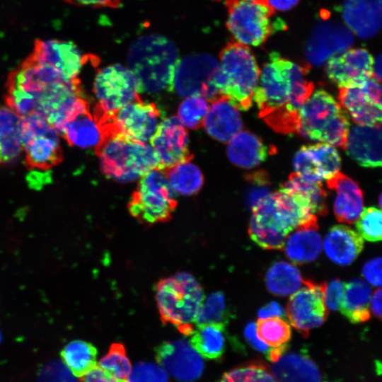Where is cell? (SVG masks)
<instances>
[{
	"label": "cell",
	"instance_id": "6da1fadb",
	"mask_svg": "<svg viewBox=\"0 0 382 382\" xmlns=\"http://www.w3.org/2000/svg\"><path fill=\"white\" fill-rule=\"evenodd\" d=\"M6 101L21 117L39 116L62 135L69 120L89 110L79 79H64L30 56L9 74Z\"/></svg>",
	"mask_w": 382,
	"mask_h": 382
},
{
	"label": "cell",
	"instance_id": "7a4b0ae2",
	"mask_svg": "<svg viewBox=\"0 0 382 382\" xmlns=\"http://www.w3.org/2000/svg\"><path fill=\"white\" fill-rule=\"evenodd\" d=\"M308 69L272 52L262 66L253 100L258 117L275 132L291 134L299 127V109L314 89L305 79Z\"/></svg>",
	"mask_w": 382,
	"mask_h": 382
},
{
	"label": "cell",
	"instance_id": "3957f363",
	"mask_svg": "<svg viewBox=\"0 0 382 382\" xmlns=\"http://www.w3.org/2000/svg\"><path fill=\"white\" fill-rule=\"evenodd\" d=\"M251 209L250 237L268 250L283 249L290 232L317 221L316 215L302 201L282 189L271 192Z\"/></svg>",
	"mask_w": 382,
	"mask_h": 382
},
{
	"label": "cell",
	"instance_id": "277c9868",
	"mask_svg": "<svg viewBox=\"0 0 382 382\" xmlns=\"http://www.w3.org/2000/svg\"><path fill=\"white\" fill-rule=\"evenodd\" d=\"M178 51L167 37L151 34L139 37L128 50V68L136 76L140 92L173 91V80L179 60Z\"/></svg>",
	"mask_w": 382,
	"mask_h": 382
},
{
	"label": "cell",
	"instance_id": "5b68a950",
	"mask_svg": "<svg viewBox=\"0 0 382 382\" xmlns=\"http://www.w3.org/2000/svg\"><path fill=\"white\" fill-rule=\"evenodd\" d=\"M260 69L248 46L228 42L219 53L213 85L238 110H248L257 86Z\"/></svg>",
	"mask_w": 382,
	"mask_h": 382
},
{
	"label": "cell",
	"instance_id": "8992f818",
	"mask_svg": "<svg viewBox=\"0 0 382 382\" xmlns=\"http://www.w3.org/2000/svg\"><path fill=\"white\" fill-rule=\"evenodd\" d=\"M204 299L201 285L186 272L161 279L156 286V304L162 323L174 325L185 335L192 332Z\"/></svg>",
	"mask_w": 382,
	"mask_h": 382
},
{
	"label": "cell",
	"instance_id": "52a82bcc",
	"mask_svg": "<svg viewBox=\"0 0 382 382\" xmlns=\"http://www.w3.org/2000/svg\"><path fill=\"white\" fill-rule=\"evenodd\" d=\"M95 151L103 174L121 183L133 181L159 167L158 158L151 146L116 132L106 134Z\"/></svg>",
	"mask_w": 382,
	"mask_h": 382
},
{
	"label": "cell",
	"instance_id": "ba28073f",
	"mask_svg": "<svg viewBox=\"0 0 382 382\" xmlns=\"http://www.w3.org/2000/svg\"><path fill=\"white\" fill-rule=\"evenodd\" d=\"M349 131L348 113L325 90L312 93L299 109L298 132L310 140L345 149Z\"/></svg>",
	"mask_w": 382,
	"mask_h": 382
},
{
	"label": "cell",
	"instance_id": "9c48e42d",
	"mask_svg": "<svg viewBox=\"0 0 382 382\" xmlns=\"http://www.w3.org/2000/svg\"><path fill=\"white\" fill-rule=\"evenodd\" d=\"M177 204L174 190L163 171L154 168L140 177L127 208L140 223L153 225L171 219Z\"/></svg>",
	"mask_w": 382,
	"mask_h": 382
},
{
	"label": "cell",
	"instance_id": "30bf717a",
	"mask_svg": "<svg viewBox=\"0 0 382 382\" xmlns=\"http://www.w3.org/2000/svg\"><path fill=\"white\" fill-rule=\"evenodd\" d=\"M226 27L233 40L246 46L264 44L277 29L275 11L267 0H226Z\"/></svg>",
	"mask_w": 382,
	"mask_h": 382
},
{
	"label": "cell",
	"instance_id": "8fae6325",
	"mask_svg": "<svg viewBox=\"0 0 382 382\" xmlns=\"http://www.w3.org/2000/svg\"><path fill=\"white\" fill-rule=\"evenodd\" d=\"M59 132L45 120L30 115L21 117V141L26 164L48 170L62 160Z\"/></svg>",
	"mask_w": 382,
	"mask_h": 382
},
{
	"label": "cell",
	"instance_id": "7c38bea8",
	"mask_svg": "<svg viewBox=\"0 0 382 382\" xmlns=\"http://www.w3.org/2000/svg\"><path fill=\"white\" fill-rule=\"evenodd\" d=\"M93 93L98 103L95 110L112 115L127 104L139 98L138 81L133 72L120 64L100 69L94 80Z\"/></svg>",
	"mask_w": 382,
	"mask_h": 382
},
{
	"label": "cell",
	"instance_id": "4fadbf2b",
	"mask_svg": "<svg viewBox=\"0 0 382 382\" xmlns=\"http://www.w3.org/2000/svg\"><path fill=\"white\" fill-rule=\"evenodd\" d=\"M219 62L208 54H197L179 59L175 69L173 91L180 96H202L212 101L220 97L213 85Z\"/></svg>",
	"mask_w": 382,
	"mask_h": 382
},
{
	"label": "cell",
	"instance_id": "5bb4252c",
	"mask_svg": "<svg viewBox=\"0 0 382 382\" xmlns=\"http://www.w3.org/2000/svg\"><path fill=\"white\" fill-rule=\"evenodd\" d=\"M303 284L290 296L286 313L291 325L306 337L311 330L323 324L328 310L324 303L323 283L304 279Z\"/></svg>",
	"mask_w": 382,
	"mask_h": 382
},
{
	"label": "cell",
	"instance_id": "9a60e30c",
	"mask_svg": "<svg viewBox=\"0 0 382 382\" xmlns=\"http://www.w3.org/2000/svg\"><path fill=\"white\" fill-rule=\"evenodd\" d=\"M161 115L154 103L144 101L139 97L111 115V122L116 133L146 143L155 133Z\"/></svg>",
	"mask_w": 382,
	"mask_h": 382
},
{
	"label": "cell",
	"instance_id": "2e32d148",
	"mask_svg": "<svg viewBox=\"0 0 382 382\" xmlns=\"http://www.w3.org/2000/svg\"><path fill=\"white\" fill-rule=\"evenodd\" d=\"M30 57L69 80L78 79L90 58L73 42L59 39L35 40Z\"/></svg>",
	"mask_w": 382,
	"mask_h": 382
},
{
	"label": "cell",
	"instance_id": "e0dca14e",
	"mask_svg": "<svg viewBox=\"0 0 382 382\" xmlns=\"http://www.w3.org/2000/svg\"><path fill=\"white\" fill-rule=\"evenodd\" d=\"M155 354L158 364L178 381H195L204 371L201 355L185 339L163 342L156 347Z\"/></svg>",
	"mask_w": 382,
	"mask_h": 382
},
{
	"label": "cell",
	"instance_id": "ac0fdd59",
	"mask_svg": "<svg viewBox=\"0 0 382 382\" xmlns=\"http://www.w3.org/2000/svg\"><path fill=\"white\" fill-rule=\"evenodd\" d=\"M151 147L159 160V169L190 161L193 154L188 146L186 128L178 117L173 116L161 122L151 138Z\"/></svg>",
	"mask_w": 382,
	"mask_h": 382
},
{
	"label": "cell",
	"instance_id": "d6986e66",
	"mask_svg": "<svg viewBox=\"0 0 382 382\" xmlns=\"http://www.w3.org/2000/svg\"><path fill=\"white\" fill-rule=\"evenodd\" d=\"M373 62L367 50L348 49L328 59L325 72L340 88L357 86L371 78Z\"/></svg>",
	"mask_w": 382,
	"mask_h": 382
},
{
	"label": "cell",
	"instance_id": "ffe728a7",
	"mask_svg": "<svg viewBox=\"0 0 382 382\" xmlns=\"http://www.w3.org/2000/svg\"><path fill=\"white\" fill-rule=\"evenodd\" d=\"M351 32L340 24L324 23L313 31L306 48L309 62L318 66L346 50L352 43Z\"/></svg>",
	"mask_w": 382,
	"mask_h": 382
},
{
	"label": "cell",
	"instance_id": "44dd1931",
	"mask_svg": "<svg viewBox=\"0 0 382 382\" xmlns=\"http://www.w3.org/2000/svg\"><path fill=\"white\" fill-rule=\"evenodd\" d=\"M347 154L366 168L381 166V125H355L349 131Z\"/></svg>",
	"mask_w": 382,
	"mask_h": 382
},
{
	"label": "cell",
	"instance_id": "7402d4cb",
	"mask_svg": "<svg viewBox=\"0 0 382 382\" xmlns=\"http://www.w3.org/2000/svg\"><path fill=\"white\" fill-rule=\"evenodd\" d=\"M203 125L207 134L221 142H229L242 129L238 112L224 96L211 101Z\"/></svg>",
	"mask_w": 382,
	"mask_h": 382
},
{
	"label": "cell",
	"instance_id": "603a6c76",
	"mask_svg": "<svg viewBox=\"0 0 382 382\" xmlns=\"http://www.w3.org/2000/svg\"><path fill=\"white\" fill-rule=\"evenodd\" d=\"M328 188L337 192L334 214L340 222L354 224L363 210V193L358 184L340 171L328 179Z\"/></svg>",
	"mask_w": 382,
	"mask_h": 382
},
{
	"label": "cell",
	"instance_id": "cb8c5ba5",
	"mask_svg": "<svg viewBox=\"0 0 382 382\" xmlns=\"http://www.w3.org/2000/svg\"><path fill=\"white\" fill-rule=\"evenodd\" d=\"M338 98L353 121L359 125L381 124V102L371 96L363 86L340 88Z\"/></svg>",
	"mask_w": 382,
	"mask_h": 382
},
{
	"label": "cell",
	"instance_id": "d4e9b609",
	"mask_svg": "<svg viewBox=\"0 0 382 382\" xmlns=\"http://www.w3.org/2000/svg\"><path fill=\"white\" fill-rule=\"evenodd\" d=\"M327 256L335 263L350 265L364 247L363 238L351 228L344 225L332 226L327 233L324 243Z\"/></svg>",
	"mask_w": 382,
	"mask_h": 382
},
{
	"label": "cell",
	"instance_id": "484cf974",
	"mask_svg": "<svg viewBox=\"0 0 382 382\" xmlns=\"http://www.w3.org/2000/svg\"><path fill=\"white\" fill-rule=\"evenodd\" d=\"M270 373L276 382H320L321 376L309 357L300 353L283 354Z\"/></svg>",
	"mask_w": 382,
	"mask_h": 382
},
{
	"label": "cell",
	"instance_id": "4316f807",
	"mask_svg": "<svg viewBox=\"0 0 382 382\" xmlns=\"http://www.w3.org/2000/svg\"><path fill=\"white\" fill-rule=\"evenodd\" d=\"M381 5L376 0H346L343 18L349 28L361 37L374 35L380 28Z\"/></svg>",
	"mask_w": 382,
	"mask_h": 382
},
{
	"label": "cell",
	"instance_id": "83f0119b",
	"mask_svg": "<svg viewBox=\"0 0 382 382\" xmlns=\"http://www.w3.org/2000/svg\"><path fill=\"white\" fill-rule=\"evenodd\" d=\"M270 149L255 134L240 131L229 141L227 155L234 165L243 168H253L264 161Z\"/></svg>",
	"mask_w": 382,
	"mask_h": 382
},
{
	"label": "cell",
	"instance_id": "f1b7e54d",
	"mask_svg": "<svg viewBox=\"0 0 382 382\" xmlns=\"http://www.w3.org/2000/svg\"><path fill=\"white\" fill-rule=\"evenodd\" d=\"M318 230V224L297 227L286 239L284 247L286 256L298 264L316 260L322 249V240Z\"/></svg>",
	"mask_w": 382,
	"mask_h": 382
},
{
	"label": "cell",
	"instance_id": "f546056e",
	"mask_svg": "<svg viewBox=\"0 0 382 382\" xmlns=\"http://www.w3.org/2000/svg\"><path fill=\"white\" fill-rule=\"evenodd\" d=\"M371 289L361 278L352 279L345 284V291L339 310L352 323H364L370 319Z\"/></svg>",
	"mask_w": 382,
	"mask_h": 382
},
{
	"label": "cell",
	"instance_id": "4dcf8cb0",
	"mask_svg": "<svg viewBox=\"0 0 382 382\" xmlns=\"http://www.w3.org/2000/svg\"><path fill=\"white\" fill-rule=\"evenodd\" d=\"M62 136L71 146L96 149L103 139L104 131L97 119L88 110L69 120Z\"/></svg>",
	"mask_w": 382,
	"mask_h": 382
},
{
	"label": "cell",
	"instance_id": "1f68e13d",
	"mask_svg": "<svg viewBox=\"0 0 382 382\" xmlns=\"http://www.w3.org/2000/svg\"><path fill=\"white\" fill-rule=\"evenodd\" d=\"M22 151L21 117L0 107V165L14 161Z\"/></svg>",
	"mask_w": 382,
	"mask_h": 382
},
{
	"label": "cell",
	"instance_id": "d6a6232c",
	"mask_svg": "<svg viewBox=\"0 0 382 382\" xmlns=\"http://www.w3.org/2000/svg\"><path fill=\"white\" fill-rule=\"evenodd\" d=\"M190 335V344L204 358L219 359L225 352L226 332L224 323L198 325Z\"/></svg>",
	"mask_w": 382,
	"mask_h": 382
},
{
	"label": "cell",
	"instance_id": "836d02e7",
	"mask_svg": "<svg viewBox=\"0 0 382 382\" xmlns=\"http://www.w3.org/2000/svg\"><path fill=\"white\" fill-rule=\"evenodd\" d=\"M97 354L94 345L80 340L69 342L60 352L63 364L76 378H79L98 365Z\"/></svg>",
	"mask_w": 382,
	"mask_h": 382
},
{
	"label": "cell",
	"instance_id": "e575fe53",
	"mask_svg": "<svg viewBox=\"0 0 382 382\" xmlns=\"http://www.w3.org/2000/svg\"><path fill=\"white\" fill-rule=\"evenodd\" d=\"M265 281L269 291L280 296L293 294L304 284L299 270L284 261L272 265L266 273Z\"/></svg>",
	"mask_w": 382,
	"mask_h": 382
},
{
	"label": "cell",
	"instance_id": "d590c367",
	"mask_svg": "<svg viewBox=\"0 0 382 382\" xmlns=\"http://www.w3.org/2000/svg\"><path fill=\"white\" fill-rule=\"evenodd\" d=\"M162 170L173 190L180 195H195L203 185L204 178L200 169L190 161L183 162Z\"/></svg>",
	"mask_w": 382,
	"mask_h": 382
},
{
	"label": "cell",
	"instance_id": "8d00e7d4",
	"mask_svg": "<svg viewBox=\"0 0 382 382\" xmlns=\"http://www.w3.org/2000/svg\"><path fill=\"white\" fill-rule=\"evenodd\" d=\"M255 327L258 338L273 348L286 345L291 338L290 326L280 317L259 318Z\"/></svg>",
	"mask_w": 382,
	"mask_h": 382
},
{
	"label": "cell",
	"instance_id": "74e56055",
	"mask_svg": "<svg viewBox=\"0 0 382 382\" xmlns=\"http://www.w3.org/2000/svg\"><path fill=\"white\" fill-rule=\"evenodd\" d=\"M231 314L224 294L216 291L204 299L197 316V325L209 323H224L226 325Z\"/></svg>",
	"mask_w": 382,
	"mask_h": 382
},
{
	"label": "cell",
	"instance_id": "f35d334b",
	"mask_svg": "<svg viewBox=\"0 0 382 382\" xmlns=\"http://www.w3.org/2000/svg\"><path fill=\"white\" fill-rule=\"evenodd\" d=\"M313 163L323 179H329L339 172L341 160L335 147L327 143L306 145Z\"/></svg>",
	"mask_w": 382,
	"mask_h": 382
},
{
	"label": "cell",
	"instance_id": "ab89813d",
	"mask_svg": "<svg viewBox=\"0 0 382 382\" xmlns=\"http://www.w3.org/2000/svg\"><path fill=\"white\" fill-rule=\"evenodd\" d=\"M98 366L121 380H127L132 369L125 346L120 342L110 346L108 352L99 360Z\"/></svg>",
	"mask_w": 382,
	"mask_h": 382
},
{
	"label": "cell",
	"instance_id": "60d3db41",
	"mask_svg": "<svg viewBox=\"0 0 382 382\" xmlns=\"http://www.w3.org/2000/svg\"><path fill=\"white\" fill-rule=\"evenodd\" d=\"M209 108L206 98L197 96H189L178 108V118L187 128L197 129L203 125Z\"/></svg>",
	"mask_w": 382,
	"mask_h": 382
},
{
	"label": "cell",
	"instance_id": "b9f144b4",
	"mask_svg": "<svg viewBox=\"0 0 382 382\" xmlns=\"http://www.w3.org/2000/svg\"><path fill=\"white\" fill-rule=\"evenodd\" d=\"M220 382H276L271 373L260 363H253L226 372Z\"/></svg>",
	"mask_w": 382,
	"mask_h": 382
},
{
	"label": "cell",
	"instance_id": "7bdbcfd3",
	"mask_svg": "<svg viewBox=\"0 0 382 382\" xmlns=\"http://www.w3.org/2000/svg\"><path fill=\"white\" fill-rule=\"evenodd\" d=\"M356 221L357 229L363 238L372 242L381 241L382 214L380 209L373 207L363 209Z\"/></svg>",
	"mask_w": 382,
	"mask_h": 382
},
{
	"label": "cell",
	"instance_id": "ee69618b",
	"mask_svg": "<svg viewBox=\"0 0 382 382\" xmlns=\"http://www.w3.org/2000/svg\"><path fill=\"white\" fill-rule=\"evenodd\" d=\"M250 187L247 195V204L252 209L271 193L269 175L265 170H256L246 175Z\"/></svg>",
	"mask_w": 382,
	"mask_h": 382
},
{
	"label": "cell",
	"instance_id": "f6af8a7d",
	"mask_svg": "<svg viewBox=\"0 0 382 382\" xmlns=\"http://www.w3.org/2000/svg\"><path fill=\"white\" fill-rule=\"evenodd\" d=\"M128 382H168L166 370L159 364L141 361L137 363L127 377Z\"/></svg>",
	"mask_w": 382,
	"mask_h": 382
},
{
	"label": "cell",
	"instance_id": "bcb514c9",
	"mask_svg": "<svg viewBox=\"0 0 382 382\" xmlns=\"http://www.w3.org/2000/svg\"><path fill=\"white\" fill-rule=\"evenodd\" d=\"M293 165L295 173L301 178L313 183H321L323 180L306 146H303L296 152Z\"/></svg>",
	"mask_w": 382,
	"mask_h": 382
},
{
	"label": "cell",
	"instance_id": "7dc6e473",
	"mask_svg": "<svg viewBox=\"0 0 382 382\" xmlns=\"http://www.w3.org/2000/svg\"><path fill=\"white\" fill-rule=\"evenodd\" d=\"M37 382H78L62 361L47 364L39 373Z\"/></svg>",
	"mask_w": 382,
	"mask_h": 382
},
{
	"label": "cell",
	"instance_id": "c3c4849f",
	"mask_svg": "<svg viewBox=\"0 0 382 382\" xmlns=\"http://www.w3.org/2000/svg\"><path fill=\"white\" fill-rule=\"evenodd\" d=\"M324 303L328 310H339L345 291V284L339 279L323 282Z\"/></svg>",
	"mask_w": 382,
	"mask_h": 382
},
{
	"label": "cell",
	"instance_id": "681fc988",
	"mask_svg": "<svg viewBox=\"0 0 382 382\" xmlns=\"http://www.w3.org/2000/svg\"><path fill=\"white\" fill-rule=\"evenodd\" d=\"M362 274L365 279L374 286L381 285V258L380 257L372 259L363 267Z\"/></svg>",
	"mask_w": 382,
	"mask_h": 382
},
{
	"label": "cell",
	"instance_id": "f907efd6",
	"mask_svg": "<svg viewBox=\"0 0 382 382\" xmlns=\"http://www.w3.org/2000/svg\"><path fill=\"white\" fill-rule=\"evenodd\" d=\"M244 336L248 343L255 350L265 354L267 358L273 347H270L260 340L256 333L255 324L253 322L248 323L244 329Z\"/></svg>",
	"mask_w": 382,
	"mask_h": 382
},
{
	"label": "cell",
	"instance_id": "816d5d0a",
	"mask_svg": "<svg viewBox=\"0 0 382 382\" xmlns=\"http://www.w3.org/2000/svg\"><path fill=\"white\" fill-rule=\"evenodd\" d=\"M81 379L82 382H128L127 380L115 378L98 365H96Z\"/></svg>",
	"mask_w": 382,
	"mask_h": 382
},
{
	"label": "cell",
	"instance_id": "f5cc1de1",
	"mask_svg": "<svg viewBox=\"0 0 382 382\" xmlns=\"http://www.w3.org/2000/svg\"><path fill=\"white\" fill-rule=\"evenodd\" d=\"M257 315L259 318L283 317L285 316V311L278 303L272 301L262 307L258 311Z\"/></svg>",
	"mask_w": 382,
	"mask_h": 382
},
{
	"label": "cell",
	"instance_id": "db71d44e",
	"mask_svg": "<svg viewBox=\"0 0 382 382\" xmlns=\"http://www.w3.org/2000/svg\"><path fill=\"white\" fill-rule=\"evenodd\" d=\"M66 2L77 5L93 7L117 8L120 5V0H65Z\"/></svg>",
	"mask_w": 382,
	"mask_h": 382
},
{
	"label": "cell",
	"instance_id": "11a10c76",
	"mask_svg": "<svg viewBox=\"0 0 382 382\" xmlns=\"http://www.w3.org/2000/svg\"><path fill=\"white\" fill-rule=\"evenodd\" d=\"M381 289H376L370 299V308L372 313L381 320Z\"/></svg>",
	"mask_w": 382,
	"mask_h": 382
},
{
	"label": "cell",
	"instance_id": "9f6ffc18",
	"mask_svg": "<svg viewBox=\"0 0 382 382\" xmlns=\"http://www.w3.org/2000/svg\"><path fill=\"white\" fill-rule=\"evenodd\" d=\"M274 11H287L295 7L300 0H267Z\"/></svg>",
	"mask_w": 382,
	"mask_h": 382
},
{
	"label": "cell",
	"instance_id": "6f0895ef",
	"mask_svg": "<svg viewBox=\"0 0 382 382\" xmlns=\"http://www.w3.org/2000/svg\"><path fill=\"white\" fill-rule=\"evenodd\" d=\"M371 78L378 82L381 80V56L380 54L374 59Z\"/></svg>",
	"mask_w": 382,
	"mask_h": 382
},
{
	"label": "cell",
	"instance_id": "680465c9",
	"mask_svg": "<svg viewBox=\"0 0 382 382\" xmlns=\"http://www.w3.org/2000/svg\"><path fill=\"white\" fill-rule=\"evenodd\" d=\"M213 1H220V0H213Z\"/></svg>",
	"mask_w": 382,
	"mask_h": 382
}]
</instances>
